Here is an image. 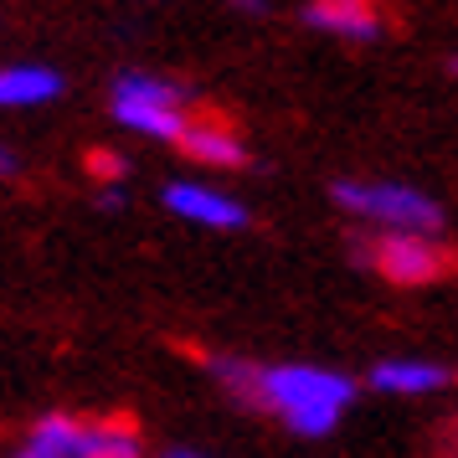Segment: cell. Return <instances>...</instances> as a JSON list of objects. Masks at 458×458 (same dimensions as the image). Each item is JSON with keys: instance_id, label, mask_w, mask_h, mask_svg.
I'll return each mask as SVG.
<instances>
[{"instance_id": "cell-19", "label": "cell", "mask_w": 458, "mask_h": 458, "mask_svg": "<svg viewBox=\"0 0 458 458\" xmlns=\"http://www.w3.org/2000/svg\"><path fill=\"white\" fill-rule=\"evenodd\" d=\"M454 78H458V63H454Z\"/></svg>"}, {"instance_id": "cell-15", "label": "cell", "mask_w": 458, "mask_h": 458, "mask_svg": "<svg viewBox=\"0 0 458 458\" xmlns=\"http://www.w3.org/2000/svg\"><path fill=\"white\" fill-rule=\"evenodd\" d=\"M11 165H16V155H11V149H0V175H11Z\"/></svg>"}, {"instance_id": "cell-7", "label": "cell", "mask_w": 458, "mask_h": 458, "mask_svg": "<svg viewBox=\"0 0 458 458\" xmlns=\"http://www.w3.org/2000/svg\"><path fill=\"white\" fill-rule=\"evenodd\" d=\"M175 145L186 149L191 160H201V165H222V170H232V165H242V160H248L242 140L227 134L222 124H186V134H181Z\"/></svg>"}, {"instance_id": "cell-12", "label": "cell", "mask_w": 458, "mask_h": 458, "mask_svg": "<svg viewBox=\"0 0 458 458\" xmlns=\"http://www.w3.org/2000/svg\"><path fill=\"white\" fill-rule=\"evenodd\" d=\"M114 98H124V104H170V108H181V88L165 83V78H149V72H124V78L114 83Z\"/></svg>"}, {"instance_id": "cell-6", "label": "cell", "mask_w": 458, "mask_h": 458, "mask_svg": "<svg viewBox=\"0 0 458 458\" xmlns=\"http://www.w3.org/2000/svg\"><path fill=\"white\" fill-rule=\"evenodd\" d=\"M57 93H63V78L42 63L0 67V108H37V104H52Z\"/></svg>"}, {"instance_id": "cell-1", "label": "cell", "mask_w": 458, "mask_h": 458, "mask_svg": "<svg viewBox=\"0 0 458 458\" xmlns=\"http://www.w3.org/2000/svg\"><path fill=\"white\" fill-rule=\"evenodd\" d=\"M252 402L273 407L293 433L325 437L340 422V412L355 402V381L325 366H258Z\"/></svg>"}, {"instance_id": "cell-10", "label": "cell", "mask_w": 458, "mask_h": 458, "mask_svg": "<svg viewBox=\"0 0 458 458\" xmlns=\"http://www.w3.org/2000/svg\"><path fill=\"white\" fill-rule=\"evenodd\" d=\"M78 443H83V422L67 412H52L31 428V454L42 458H78Z\"/></svg>"}, {"instance_id": "cell-9", "label": "cell", "mask_w": 458, "mask_h": 458, "mask_svg": "<svg viewBox=\"0 0 458 458\" xmlns=\"http://www.w3.org/2000/svg\"><path fill=\"white\" fill-rule=\"evenodd\" d=\"M114 119L149 134V140H181L186 134V114L170 104H124V98H114Z\"/></svg>"}, {"instance_id": "cell-14", "label": "cell", "mask_w": 458, "mask_h": 458, "mask_svg": "<svg viewBox=\"0 0 458 458\" xmlns=\"http://www.w3.org/2000/svg\"><path fill=\"white\" fill-rule=\"evenodd\" d=\"M98 207L119 211V207H124V186H104V191H98Z\"/></svg>"}, {"instance_id": "cell-16", "label": "cell", "mask_w": 458, "mask_h": 458, "mask_svg": "<svg viewBox=\"0 0 458 458\" xmlns=\"http://www.w3.org/2000/svg\"><path fill=\"white\" fill-rule=\"evenodd\" d=\"M237 5H242V11H263V0H237Z\"/></svg>"}, {"instance_id": "cell-8", "label": "cell", "mask_w": 458, "mask_h": 458, "mask_svg": "<svg viewBox=\"0 0 458 458\" xmlns=\"http://www.w3.org/2000/svg\"><path fill=\"white\" fill-rule=\"evenodd\" d=\"M448 381V371L443 366H433V360H381L371 371V386H381V392H437Z\"/></svg>"}, {"instance_id": "cell-13", "label": "cell", "mask_w": 458, "mask_h": 458, "mask_svg": "<svg viewBox=\"0 0 458 458\" xmlns=\"http://www.w3.org/2000/svg\"><path fill=\"white\" fill-rule=\"evenodd\" d=\"M88 170L104 175V181H119V175H129V160L119 149H93V155H88Z\"/></svg>"}, {"instance_id": "cell-2", "label": "cell", "mask_w": 458, "mask_h": 458, "mask_svg": "<svg viewBox=\"0 0 458 458\" xmlns=\"http://www.w3.org/2000/svg\"><path fill=\"white\" fill-rule=\"evenodd\" d=\"M335 201L355 216H371V222H386L396 232H417V237H428V232L443 227V207H437L433 196H422L412 186H392V181H340L335 186Z\"/></svg>"}, {"instance_id": "cell-11", "label": "cell", "mask_w": 458, "mask_h": 458, "mask_svg": "<svg viewBox=\"0 0 458 458\" xmlns=\"http://www.w3.org/2000/svg\"><path fill=\"white\" fill-rule=\"evenodd\" d=\"M78 458H145V448H140L134 428H124V422H104V428H83Z\"/></svg>"}, {"instance_id": "cell-17", "label": "cell", "mask_w": 458, "mask_h": 458, "mask_svg": "<svg viewBox=\"0 0 458 458\" xmlns=\"http://www.w3.org/2000/svg\"><path fill=\"white\" fill-rule=\"evenodd\" d=\"M160 458H201V454H181V448H175V454H160Z\"/></svg>"}, {"instance_id": "cell-18", "label": "cell", "mask_w": 458, "mask_h": 458, "mask_svg": "<svg viewBox=\"0 0 458 458\" xmlns=\"http://www.w3.org/2000/svg\"><path fill=\"white\" fill-rule=\"evenodd\" d=\"M21 458H42V454H31V448H26V454H21Z\"/></svg>"}, {"instance_id": "cell-3", "label": "cell", "mask_w": 458, "mask_h": 458, "mask_svg": "<svg viewBox=\"0 0 458 458\" xmlns=\"http://www.w3.org/2000/svg\"><path fill=\"white\" fill-rule=\"evenodd\" d=\"M371 258L392 284H407V289L433 284V278L448 273V252L437 248L433 237H417V232H386V237L371 248Z\"/></svg>"}, {"instance_id": "cell-5", "label": "cell", "mask_w": 458, "mask_h": 458, "mask_svg": "<svg viewBox=\"0 0 458 458\" xmlns=\"http://www.w3.org/2000/svg\"><path fill=\"white\" fill-rule=\"evenodd\" d=\"M304 21H310L314 31L345 37V42H376V37H381V16H376L371 0H310Z\"/></svg>"}, {"instance_id": "cell-4", "label": "cell", "mask_w": 458, "mask_h": 458, "mask_svg": "<svg viewBox=\"0 0 458 458\" xmlns=\"http://www.w3.org/2000/svg\"><path fill=\"white\" fill-rule=\"evenodd\" d=\"M165 207L186 222H201V227H248V211L242 201H232L211 186H191V181H175L165 186Z\"/></svg>"}]
</instances>
